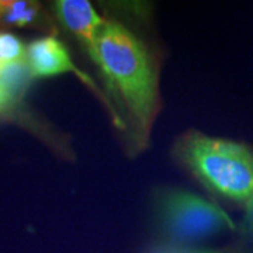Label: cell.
<instances>
[{"instance_id":"6da1fadb","label":"cell","mask_w":253,"mask_h":253,"mask_svg":"<svg viewBox=\"0 0 253 253\" xmlns=\"http://www.w3.org/2000/svg\"><path fill=\"white\" fill-rule=\"evenodd\" d=\"M93 61L124 99L139 126L148 128L156 109V75L148 49L117 21H104Z\"/></svg>"},{"instance_id":"7c38bea8","label":"cell","mask_w":253,"mask_h":253,"mask_svg":"<svg viewBox=\"0 0 253 253\" xmlns=\"http://www.w3.org/2000/svg\"><path fill=\"white\" fill-rule=\"evenodd\" d=\"M3 11H4V1H0V16L3 14Z\"/></svg>"},{"instance_id":"52a82bcc","label":"cell","mask_w":253,"mask_h":253,"mask_svg":"<svg viewBox=\"0 0 253 253\" xmlns=\"http://www.w3.org/2000/svg\"><path fill=\"white\" fill-rule=\"evenodd\" d=\"M37 16V6L28 1L14 0L4 3V11L3 17L4 21L9 24H14L18 27L27 26Z\"/></svg>"},{"instance_id":"7a4b0ae2","label":"cell","mask_w":253,"mask_h":253,"mask_svg":"<svg viewBox=\"0 0 253 253\" xmlns=\"http://www.w3.org/2000/svg\"><path fill=\"white\" fill-rule=\"evenodd\" d=\"M191 170L210 189L249 206L253 201V149L248 145L194 134L183 148Z\"/></svg>"},{"instance_id":"ba28073f","label":"cell","mask_w":253,"mask_h":253,"mask_svg":"<svg viewBox=\"0 0 253 253\" xmlns=\"http://www.w3.org/2000/svg\"><path fill=\"white\" fill-rule=\"evenodd\" d=\"M27 59V51L17 37L0 33V66Z\"/></svg>"},{"instance_id":"9c48e42d","label":"cell","mask_w":253,"mask_h":253,"mask_svg":"<svg viewBox=\"0 0 253 253\" xmlns=\"http://www.w3.org/2000/svg\"><path fill=\"white\" fill-rule=\"evenodd\" d=\"M151 253H221L219 251H200V249H186V248H174V246H166V248H158Z\"/></svg>"},{"instance_id":"277c9868","label":"cell","mask_w":253,"mask_h":253,"mask_svg":"<svg viewBox=\"0 0 253 253\" xmlns=\"http://www.w3.org/2000/svg\"><path fill=\"white\" fill-rule=\"evenodd\" d=\"M55 6L63 24L81 40L93 59L96 41L104 20L87 0H59Z\"/></svg>"},{"instance_id":"8fae6325","label":"cell","mask_w":253,"mask_h":253,"mask_svg":"<svg viewBox=\"0 0 253 253\" xmlns=\"http://www.w3.org/2000/svg\"><path fill=\"white\" fill-rule=\"evenodd\" d=\"M3 109H7V107H6V104H4V100H3L1 94H0V110H3Z\"/></svg>"},{"instance_id":"5b68a950","label":"cell","mask_w":253,"mask_h":253,"mask_svg":"<svg viewBox=\"0 0 253 253\" xmlns=\"http://www.w3.org/2000/svg\"><path fill=\"white\" fill-rule=\"evenodd\" d=\"M27 63L33 76L37 78H48L68 72L81 75L75 68L66 46L52 37L40 38L28 45Z\"/></svg>"},{"instance_id":"8992f818","label":"cell","mask_w":253,"mask_h":253,"mask_svg":"<svg viewBox=\"0 0 253 253\" xmlns=\"http://www.w3.org/2000/svg\"><path fill=\"white\" fill-rule=\"evenodd\" d=\"M31 76L33 73L30 71L27 59L0 66V94L6 107H11L21 99Z\"/></svg>"},{"instance_id":"30bf717a","label":"cell","mask_w":253,"mask_h":253,"mask_svg":"<svg viewBox=\"0 0 253 253\" xmlns=\"http://www.w3.org/2000/svg\"><path fill=\"white\" fill-rule=\"evenodd\" d=\"M246 207H248V221H249L251 229L253 231V201L249 206H246Z\"/></svg>"},{"instance_id":"3957f363","label":"cell","mask_w":253,"mask_h":253,"mask_svg":"<svg viewBox=\"0 0 253 253\" xmlns=\"http://www.w3.org/2000/svg\"><path fill=\"white\" fill-rule=\"evenodd\" d=\"M161 215L168 234L180 242L201 241L222 229H234L231 217L219 206L187 191L168 193Z\"/></svg>"}]
</instances>
